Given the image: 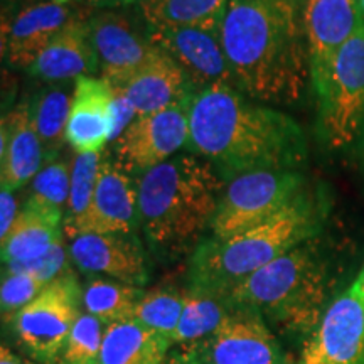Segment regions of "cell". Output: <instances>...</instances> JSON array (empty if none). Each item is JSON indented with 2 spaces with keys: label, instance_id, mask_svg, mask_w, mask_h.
<instances>
[{
  "label": "cell",
  "instance_id": "cell-33",
  "mask_svg": "<svg viewBox=\"0 0 364 364\" xmlns=\"http://www.w3.org/2000/svg\"><path fill=\"white\" fill-rule=\"evenodd\" d=\"M68 253H70V250H66L65 243L59 241L49 252L38 258H33V260L6 263L4 273H26V275L34 277L44 284H51L53 280L70 272L68 270Z\"/></svg>",
  "mask_w": 364,
  "mask_h": 364
},
{
  "label": "cell",
  "instance_id": "cell-6",
  "mask_svg": "<svg viewBox=\"0 0 364 364\" xmlns=\"http://www.w3.org/2000/svg\"><path fill=\"white\" fill-rule=\"evenodd\" d=\"M327 147L348 149L364 130V26L346 43L316 88Z\"/></svg>",
  "mask_w": 364,
  "mask_h": 364
},
{
  "label": "cell",
  "instance_id": "cell-9",
  "mask_svg": "<svg viewBox=\"0 0 364 364\" xmlns=\"http://www.w3.org/2000/svg\"><path fill=\"white\" fill-rule=\"evenodd\" d=\"M88 34L98 58L102 80L124 86L156 51L150 26L142 27L129 12L105 9L86 19Z\"/></svg>",
  "mask_w": 364,
  "mask_h": 364
},
{
  "label": "cell",
  "instance_id": "cell-8",
  "mask_svg": "<svg viewBox=\"0 0 364 364\" xmlns=\"http://www.w3.org/2000/svg\"><path fill=\"white\" fill-rule=\"evenodd\" d=\"M80 306H83V292L76 277L66 272L46 285L43 292L14 317L17 341L39 364L59 361L73 326L81 316Z\"/></svg>",
  "mask_w": 364,
  "mask_h": 364
},
{
  "label": "cell",
  "instance_id": "cell-3",
  "mask_svg": "<svg viewBox=\"0 0 364 364\" xmlns=\"http://www.w3.org/2000/svg\"><path fill=\"white\" fill-rule=\"evenodd\" d=\"M221 189L215 167L193 156L172 157L144 172L136 181L139 218L154 253L176 258L198 247L211 228Z\"/></svg>",
  "mask_w": 364,
  "mask_h": 364
},
{
  "label": "cell",
  "instance_id": "cell-5",
  "mask_svg": "<svg viewBox=\"0 0 364 364\" xmlns=\"http://www.w3.org/2000/svg\"><path fill=\"white\" fill-rule=\"evenodd\" d=\"M316 238L255 272L225 299L231 307L267 316L290 329H316L332 287L329 258Z\"/></svg>",
  "mask_w": 364,
  "mask_h": 364
},
{
  "label": "cell",
  "instance_id": "cell-26",
  "mask_svg": "<svg viewBox=\"0 0 364 364\" xmlns=\"http://www.w3.org/2000/svg\"><path fill=\"white\" fill-rule=\"evenodd\" d=\"M164 339L134 318L115 322L105 329L97 364H140Z\"/></svg>",
  "mask_w": 364,
  "mask_h": 364
},
{
  "label": "cell",
  "instance_id": "cell-37",
  "mask_svg": "<svg viewBox=\"0 0 364 364\" xmlns=\"http://www.w3.org/2000/svg\"><path fill=\"white\" fill-rule=\"evenodd\" d=\"M171 348H172V344H171L169 339L161 341V343H159L156 348H154L152 351H150L149 356L145 358L140 364H161L162 359L166 358V354L169 353Z\"/></svg>",
  "mask_w": 364,
  "mask_h": 364
},
{
  "label": "cell",
  "instance_id": "cell-44",
  "mask_svg": "<svg viewBox=\"0 0 364 364\" xmlns=\"http://www.w3.org/2000/svg\"><path fill=\"white\" fill-rule=\"evenodd\" d=\"M53 364H61V363H59V361H56V363H53Z\"/></svg>",
  "mask_w": 364,
  "mask_h": 364
},
{
  "label": "cell",
  "instance_id": "cell-4",
  "mask_svg": "<svg viewBox=\"0 0 364 364\" xmlns=\"http://www.w3.org/2000/svg\"><path fill=\"white\" fill-rule=\"evenodd\" d=\"M324 216L321 199L304 191L262 225L228 238L203 241L191 258V289L225 297L255 272L304 241L316 238Z\"/></svg>",
  "mask_w": 364,
  "mask_h": 364
},
{
  "label": "cell",
  "instance_id": "cell-43",
  "mask_svg": "<svg viewBox=\"0 0 364 364\" xmlns=\"http://www.w3.org/2000/svg\"><path fill=\"white\" fill-rule=\"evenodd\" d=\"M359 4H361V9H363V14H364V0H359Z\"/></svg>",
  "mask_w": 364,
  "mask_h": 364
},
{
  "label": "cell",
  "instance_id": "cell-35",
  "mask_svg": "<svg viewBox=\"0 0 364 364\" xmlns=\"http://www.w3.org/2000/svg\"><path fill=\"white\" fill-rule=\"evenodd\" d=\"M17 216H19V209H17V201L12 191L2 189L0 193V241L7 238Z\"/></svg>",
  "mask_w": 364,
  "mask_h": 364
},
{
  "label": "cell",
  "instance_id": "cell-12",
  "mask_svg": "<svg viewBox=\"0 0 364 364\" xmlns=\"http://www.w3.org/2000/svg\"><path fill=\"white\" fill-rule=\"evenodd\" d=\"M204 364H292L260 314L235 309L215 334L194 344Z\"/></svg>",
  "mask_w": 364,
  "mask_h": 364
},
{
  "label": "cell",
  "instance_id": "cell-34",
  "mask_svg": "<svg viewBox=\"0 0 364 364\" xmlns=\"http://www.w3.org/2000/svg\"><path fill=\"white\" fill-rule=\"evenodd\" d=\"M112 93H113L112 140H115L122 134H124V130L132 124V122L135 120L136 115H135L134 107L130 105L129 98L125 97L124 90H122L120 86H112Z\"/></svg>",
  "mask_w": 364,
  "mask_h": 364
},
{
  "label": "cell",
  "instance_id": "cell-32",
  "mask_svg": "<svg viewBox=\"0 0 364 364\" xmlns=\"http://www.w3.org/2000/svg\"><path fill=\"white\" fill-rule=\"evenodd\" d=\"M44 282L26 273H4L0 289V307L4 321L12 322L21 309L31 304L46 289Z\"/></svg>",
  "mask_w": 364,
  "mask_h": 364
},
{
  "label": "cell",
  "instance_id": "cell-17",
  "mask_svg": "<svg viewBox=\"0 0 364 364\" xmlns=\"http://www.w3.org/2000/svg\"><path fill=\"white\" fill-rule=\"evenodd\" d=\"M70 6L43 0L22 6L11 19H4L2 46L9 63L16 68H33L48 44L75 19Z\"/></svg>",
  "mask_w": 364,
  "mask_h": 364
},
{
  "label": "cell",
  "instance_id": "cell-1",
  "mask_svg": "<svg viewBox=\"0 0 364 364\" xmlns=\"http://www.w3.org/2000/svg\"><path fill=\"white\" fill-rule=\"evenodd\" d=\"M188 147L228 179L253 171H295L307 156L297 122L252 103L231 85L211 86L191 100Z\"/></svg>",
  "mask_w": 364,
  "mask_h": 364
},
{
  "label": "cell",
  "instance_id": "cell-15",
  "mask_svg": "<svg viewBox=\"0 0 364 364\" xmlns=\"http://www.w3.org/2000/svg\"><path fill=\"white\" fill-rule=\"evenodd\" d=\"M314 88L326 78L339 49L364 26L359 0H304Z\"/></svg>",
  "mask_w": 364,
  "mask_h": 364
},
{
  "label": "cell",
  "instance_id": "cell-23",
  "mask_svg": "<svg viewBox=\"0 0 364 364\" xmlns=\"http://www.w3.org/2000/svg\"><path fill=\"white\" fill-rule=\"evenodd\" d=\"M230 0H142L140 14L150 27H198L221 36Z\"/></svg>",
  "mask_w": 364,
  "mask_h": 364
},
{
  "label": "cell",
  "instance_id": "cell-18",
  "mask_svg": "<svg viewBox=\"0 0 364 364\" xmlns=\"http://www.w3.org/2000/svg\"><path fill=\"white\" fill-rule=\"evenodd\" d=\"M112 86L102 78L81 76L71 95L66 142L76 154L102 152L112 140Z\"/></svg>",
  "mask_w": 364,
  "mask_h": 364
},
{
  "label": "cell",
  "instance_id": "cell-27",
  "mask_svg": "<svg viewBox=\"0 0 364 364\" xmlns=\"http://www.w3.org/2000/svg\"><path fill=\"white\" fill-rule=\"evenodd\" d=\"M71 98L66 91L54 88L44 91L36 100L33 118L44 156L53 161L66 140V127L70 118Z\"/></svg>",
  "mask_w": 364,
  "mask_h": 364
},
{
  "label": "cell",
  "instance_id": "cell-25",
  "mask_svg": "<svg viewBox=\"0 0 364 364\" xmlns=\"http://www.w3.org/2000/svg\"><path fill=\"white\" fill-rule=\"evenodd\" d=\"M144 294L140 287L118 280L95 279L83 290V307L85 312L97 317L105 326H112L132 318Z\"/></svg>",
  "mask_w": 364,
  "mask_h": 364
},
{
  "label": "cell",
  "instance_id": "cell-30",
  "mask_svg": "<svg viewBox=\"0 0 364 364\" xmlns=\"http://www.w3.org/2000/svg\"><path fill=\"white\" fill-rule=\"evenodd\" d=\"M107 326L88 312H81L73 326L59 363L61 364H97L102 351Z\"/></svg>",
  "mask_w": 364,
  "mask_h": 364
},
{
  "label": "cell",
  "instance_id": "cell-14",
  "mask_svg": "<svg viewBox=\"0 0 364 364\" xmlns=\"http://www.w3.org/2000/svg\"><path fill=\"white\" fill-rule=\"evenodd\" d=\"M139 225L136 186L117 164L103 159L90 206L76 220L66 223L65 235L70 240L81 235H132Z\"/></svg>",
  "mask_w": 364,
  "mask_h": 364
},
{
  "label": "cell",
  "instance_id": "cell-31",
  "mask_svg": "<svg viewBox=\"0 0 364 364\" xmlns=\"http://www.w3.org/2000/svg\"><path fill=\"white\" fill-rule=\"evenodd\" d=\"M70 164L53 159V161L46 162L38 174L34 176L33 182H31L29 199L66 213L68 199H70Z\"/></svg>",
  "mask_w": 364,
  "mask_h": 364
},
{
  "label": "cell",
  "instance_id": "cell-21",
  "mask_svg": "<svg viewBox=\"0 0 364 364\" xmlns=\"http://www.w3.org/2000/svg\"><path fill=\"white\" fill-rule=\"evenodd\" d=\"M97 68L98 58L86 19L75 17L41 53L31 71L44 81H65L91 76Z\"/></svg>",
  "mask_w": 364,
  "mask_h": 364
},
{
  "label": "cell",
  "instance_id": "cell-2",
  "mask_svg": "<svg viewBox=\"0 0 364 364\" xmlns=\"http://www.w3.org/2000/svg\"><path fill=\"white\" fill-rule=\"evenodd\" d=\"M304 0H230L221 44L235 81L255 100L297 102L311 75Z\"/></svg>",
  "mask_w": 364,
  "mask_h": 364
},
{
  "label": "cell",
  "instance_id": "cell-10",
  "mask_svg": "<svg viewBox=\"0 0 364 364\" xmlns=\"http://www.w3.org/2000/svg\"><path fill=\"white\" fill-rule=\"evenodd\" d=\"M189 105L136 117L115 139L117 166L124 172L144 174L186 147L189 142Z\"/></svg>",
  "mask_w": 364,
  "mask_h": 364
},
{
  "label": "cell",
  "instance_id": "cell-39",
  "mask_svg": "<svg viewBox=\"0 0 364 364\" xmlns=\"http://www.w3.org/2000/svg\"><path fill=\"white\" fill-rule=\"evenodd\" d=\"M93 4H97V6H125V4H132V2H136L140 4L142 0H91Z\"/></svg>",
  "mask_w": 364,
  "mask_h": 364
},
{
  "label": "cell",
  "instance_id": "cell-22",
  "mask_svg": "<svg viewBox=\"0 0 364 364\" xmlns=\"http://www.w3.org/2000/svg\"><path fill=\"white\" fill-rule=\"evenodd\" d=\"M65 213L27 199L7 238L2 240V262L16 263L38 258L63 241Z\"/></svg>",
  "mask_w": 364,
  "mask_h": 364
},
{
  "label": "cell",
  "instance_id": "cell-19",
  "mask_svg": "<svg viewBox=\"0 0 364 364\" xmlns=\"http://www.w3.org/2000/svg\"><path fill=\"white\" fill-rule=\"evenodd\" d=\"M120 88L136 117L167 110L177 105H189L194 97L181 68L157 46L149 61Z\"/></svg>",
  "mask_w": 364,
  "mask_h": 364
},
{
  "label": "cell",
  "instance_id": "cell-20",
  "mask_svg": "<svg viewBox=\"0 0 364 364\" xmlns=\"http://www.w3.org/2000/svg\"><path fill=\"white\" fill-rule=\"evenodd\" d=\"M44 150L36 132L33 110L22 103L4 117L0 135L2 189L16 191L27 184L41 169Z\"/></svg>",
  "mask_w": 364,
  "mask_h": 364
},
{
  "label": "cell",
  "instance_id": "cell-38",
  "mask_svg": "<svg viewBox=\"0 0 364 364\" xmlns=\"http://www.w3.org/2000/svg\"><path fill=\"white\" fill-rule=\"evenodd\" d=\"M0 364H36V363L26 361V359L17 356L16 353H12L7 346H2V348H0Z\"/></svg>",
  "mask_w": 364,
  "mask_h": 364
},
{
  "label": "cell",
  "instance_id": "cell-11",
  "mask_svg": "<svg viewBox=\"0 0 364 364\" xmlns=\"http://www.w3.org/2000/svg\"><path fill=\"white\" fill-rule=\"evenodd\" d=\"M297 364H364V297L354 282L326 307Z\"/></svg>",
  "mask_w": 364,
  "mask_h": 364
},
{
  "label": "cell",
  "instance_id": "cell-13",
  "mask_svg": "<svg viewBox=\"0 0 364 364\" xmlns=\"http://www.w3.org/2000/svg\"><path fill=\"white\" fill-rule=\"evenodd\" d=\"M150 39L181 68L194 95L235 81L220 34L198 27H150Z\"/></svg>",
  "mask_w": 364,
  "mask_h": 364
},
{
  "label": "cell",
  "instance_id": "cell-16",
  "mask_svg": "<svg viewBox=\"0 0 364 364\" xmlns=\"http://www.w3.org/2000/svg\"><path fill=\"white\" fill-rule=\"evenodd\" d=\"M68 250L75 265L86 273H102L135 287L149 280L147 257L135 233L81 235Z\"/></svg>",
  "mask_w": 364,
  "mask_h": 364
},
{
  "label": "cell",
  "instance_id": "cell-7",
  "mask_svg": "<svg viewBox=\"0 0 364 364\" xmlns=\"http://www.w3.org/2000/svg\"><path fill=\"white\" fill-rule=\"evenodd\" d=\"M306 191V179L297 171L265 169L230 179L213 218V238H228L262 225L289 206Z\"/></svg>",
  "mask_w": 364,
  "mask_h": 364
},
{
  "label": "cell",
  "instance_id": "cell-29",
  "mask_svg": "<svg viewBox=\"0 0 364 364\" xmlns=\"http://www.w3.org/2000/svg\"><path fill=\"white\" fill-rule=\"evenodd\" d=\"M102 152L76 154L71 164V184L70 199L65 213V225L83 215L93 198L100 167H102Z\"/></svg>",
  "mask_w": 364,
  "mask_h": 364
},
{
  "label": "cell",
  "instance_id": "cell-41",
  "mask_svg": "<svg viewBox=\"0 0 364 364\" xmlns=\"http://www.w3.org/2000/svg\"><path fill=\"white\" fill-rule=\"evenodd\" d=\"M53 2H58V4H65V6H70L73 2H83V0H53Z\"/></svg>",
  "mask_w": 364,
  "mask_h": 364
},
{
  "label": "cell",
  "instance_id": "cell-40",
  "mask_svg": "<svg viewBox=\"0 0 364 364\" xmlns=\"http://www.w3.org/2000/svg\"><path fill=\"white\" fill-rule=\"evenodd\" d=\"M354 284L359 287V290H361V294H363V297H364V267H363V270L359 272L358 279L354 280Z\"/></svg>",
  "mask_w": 364,
  "mask_h": 364
},
{
  "label": "cell",
  "instance_id": "cell-36",
  "mask_svg": "<svg viewBox=\"0 0 364 364\" xmlns=\"http://www.w3.org/2000/svg\"><path fill=\"white\" fill-rule=\"evenodd\" d=\"M161 364H204L201 354L194 344L182 346L181 349H169Z\"/></svg>",
  "mask_w": 364,
  "mask_h": 364
},
{
  "label": "cell",
  "instance_id": "cell-28",
  "mask_svg": "<svg viewBox=\"0 0 364 364\" xmlns=\"http://www.w3.org/2000/svg\"><path fill=\"white\" fill-rule=\"evenodd\" d=\"M186 294L172 289L145 292L132 318L161 338L172 339L184 311Z\"/></svg>",
  "mask_w": 364,
  "mask_h": 364
},
{
  "label": "cell",
  "instance_id": "cell-42",
  "mask_svg": "<svg viewBox=\"0 0 364 364\" xmlns=\"http://www.w3.org/2000/svg\"><path fill=\"white\" fill-rule=\"evenodd\" d=\"M4 2H7V4H21V2H24V0H4Z\"/></svg>",
  "mask_w": 364,
  "mask_h": 364
},
{
  "label": "cell",
  "instance_id": "cell-24",
  "mask_svg": "<svg viewBox=\"0 0 364 364\" xmlns=\"http://www.w3.org/2000/svg\"><path fill=\"white\" fill-rule=\"evenodd\" d=\"M231 311V304L221 295L189 289L181 321L171 339L172 346H191L208 339L220 329Z\"/></svg>",
  "mask_w": 364,
  "mask_h": 364
}]
</instances>
